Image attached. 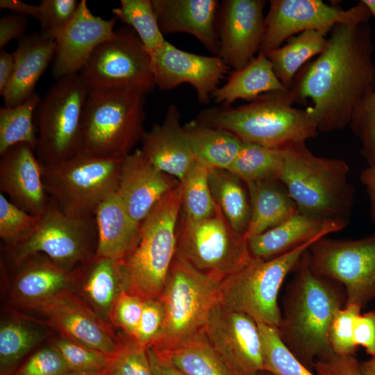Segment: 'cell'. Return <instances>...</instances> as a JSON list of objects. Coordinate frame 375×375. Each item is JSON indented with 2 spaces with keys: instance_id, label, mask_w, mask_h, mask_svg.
Listing matches in <instances>:
<instances>
[{
  "instance_id": "4dcf8cb0",
  "label": "cell",
  "mask_w": 375,
  "mask_h": 375,
  "mask_svg": "<svg viewBox=\"0 0 375 375\" xmlns=\"http://www.w3.org/2000/svg\"><path fill=\"white\" fill-rule=\"evenodd\" d=\"M13 310L1 316L0 324V374L12 375L22 360L47 337V323Z\"/></svg>"
},
{
  "instance_id": "d590c367",
  "label": "cell",
  "mask_w": 375,
  "mask_h": 375,
  "mask_svg": "<svg viewBox=\"0 0 375 375\" xmlns=\"http://www.w3.org/2000/svg\"><path fill=\"white\" fill-rule=\"evenodd\" d=\"M154 351L188 375H237L213 348L203 331L174 347Z\"/></svg>"
},
{
  "instance_id": "8992f818",
  "label": "cell",
  "mask_w": 375,
  "mask_h": 375,
  "mask_svg": "<svg viewBox=\"0 0 375 375\" xmlns=\"http://www.w3.org/2000/svg\"><path fill=\"white\" fill-rule=\"evenodd\" d=\"M146 94L135 90L89 94L83 115L82 153L122 159L146 131Z\"/></svg>"
},
{
  "instance_id": "d6a6232c",
  "label": "cell",
  "mask_w": 375,
  "mask_h": 375,
  "mask_svg": "<svg viewBox=\"0 0 375 375\" xmlns=\"http://www.w3.org/2000/svg\"><path fill=\"white\" fill-rule=\"evenodd\" d=\"M183 129L196 160L208 169H228L243 143L231 133L196 119Z\"/></svg>"
},
{
  "instance_id": "be15d7a7",
  "label": "cell",
  "mask_w": 375,
  "mask_h": 375,
  "mask_svg": "<svg viewBox=\"0 0 375 375\" xmlns=\"http://www.w3.org/2000/svg\"><path fill=\"white\" fill-rule=\"evenodd\" d=\"M256 375H275L268 371H266V370H261L260 372H258V374Z\"/></svg>"
},
{
  "instance_id": "d4e9b609",
  "label": "cell",
  "mask_w": 375,
  "mask_h": 375,
  "mask_svg": "<svg viewBox=\"0 0 375 375\" xmlns=\"http://www.w3.org/2000/svg\"><path fill=\"white\" fill-rule=\"evenodd\" d=\"M162 33H184L196 38L210 53L218 55L219 40L217 0H151Z\"/></svg>"
},
{
  "instance_id": "ffe728a7",
  "label": "cell",
  "mask_w": 375,
  "mask_h": 375,
  "mask_svg": "<svg viewBox=\"0 0 375 375\" xmlns=\"http://www.w3.org/2000/svg\"><path fill=\"white\" fill-rule=\"evenodd\" d=\"M0 191L33 215H41L49 206L42 162L30 144H17L0 154Z\"/></svg>"
},
{
  "instance_id": "8d00e7d4",
  "label": "cell",
  "mask_w": 375,
  "mask_h": 375,
  "mask_svg": "<svg viewBox=\"0 0 375 375\" xmlns=\"http://www.w3.org/2000/svg\"><path fill=\"white\" fill-rule=\"evenodd\" d=\"M35 92L22 103L0 109V154L20 143L30 144L35 150L38 131L35 112L40 100Z\"/></svg>"
},
{
  "instance_id": "7a4b0ae2",
  "label": "cell",
  "mask_w": 375,
  "mask_h": 375,
  "mask_svg": "<svg viewBox=\"0 0 375 375\" xmlns=\"http://www.w3.org/2000/svg\"><path fill=\"white\" fill-rule=\"evenodd\" d=\"M294 272L287 286L277 331L294 356L313 371L317 360L335 354L329 341L330 327L336 313L345 306L347 296L340 283L312 271L308 249Z\"/></svg>"
},
{
  "instance_id": "cb8c5ba5",
  "label": "cell",
  "mask_w": 375,
  "mask_h": 375,
  "mask_svg": "<svg viewBox=\"0 0 375 375\" xmlns=\"http://www.w3.org/2000/svg\"><path fill=\"white\" fill-rule=\"evenodd\" d=\"M70 290L111 325L112 308L121 293L127 290L124 261L95 255L73 269Z\"/></svg>"
},
{
  "instance_id": "b9f144b4",
  "label": "cell",
  "mask_w": 375,
  "mask_h": 375,
  "mask_svg": "<svg viewBox=\"0 0 375 375\" xmlns=\"http://www.w3.org/2000/svg\"><path fill=\"white\" fill-rule=\"evenodd\" d=\"M52 347L72 372L99 373L106 369L110 356L58 335L50 339Z\"/></svg>"
},
{
  "instance_id": "94428289",
  "label": "cell",
  "mask_w": 375,
  "mask_h": 375,
  "mask_svg": "<svg viewBox=\"0 0 375 375\" xmlns=\"http://www.w3.org/2000/svg\"><path fill=\"white\" fill-rule=\"evenodd\" d=\"M365 5L368 8L372 17L375 22V0H362Z\"/></svg>"
},
{
  "instance_id": "e0dca14e",
  "label": "cell",
  "mask_w": 375,
  "mask_h": 375,
  "mask_svg": "<svg viewBox=\"0 0 375 375\" xmlns=\"http://www.w3.org/2000/svg\"><path fill=\"white\" fill-rule=\"evenodd\" d=\"M156 85L169 90L181 84L192 86L199 102L207 104L230 67L218 56L181 50L168 41L150 56Z\"/></svg>"
},
{
  "instance_id": "5bb4252c",
  "label": "cell",
  "mask_w": 375,
  "mask_h": 375,
  "mask_svg": "<svg viewBox=\"0 0 375 375\" xmlns=\"http://www.w3.org/2000/svg\"><path fill=\"white\" fill-rule=\"evenodd\" d=\"M308 257L314 273L343 286L346 305L362 309L375 301V233L356 240L321 238L309 247Z\"/></svg>"
},
{
  "instance_id": "f1b7e54d",
  "label": "cell",
  "mask_w": 375,
  "mask_h": 375,
  "mask_svg": "<svg viewBox=\"0 0 375 375\" xmlns=\"http://www.w3.org/2000/svg\"><path fill=\"white\" fill-rule=\"evenodd\" d=\"M94 217L98 234L96 256L124 260L140 240L141 224L130 216L116 192L99 205Z\"/></svg>"
},
{
  "instance_id": "f546056e",
  "label": "cell",
  "mask_w": 375,
  "mask_h": 375,
  "mask_svg": "<svg viewBox=\"0 0 375 375\" xmlns=\"http://www.w3.org/2000/svg\"><path fill=\"white\" fill-rule=\"evenodd\" d=\"M246 185L251 203V219L244 235L247 240L281 224L299 212L279 179H267Z\"/></svg>"
},
{
  "instance_id": "3957f363",
  "label": "cell",
  "mask_w": 375,
  "mask_h": 375,
  "mask_svg": "<svg viewBox=\"0 0 375 375\" xmlns=\"http://www.w3.org/2000/svg\"><path fill=\"white\" fill-rule=\"evenodd\" d=\"M290 90L263 94L249 103L217 106L202 110L196 120L227 131L242 142L281 149L306 143L319 133L306 109L294 108Z\"/></svg>"
},
{
  "instance_id": "bcb514c9",
  "label": "cell",
  "mask_w": 375,
  "mask_h": 375,
  "mask_svg": "<svg viewBox=\"0 0 375 375\" xmlns=\"http://www.w3.org/2000/svg\"><path fill=\"white\" fill-rule=\"evenodd\" d=\"M79 2L76 0H42L40 3V33L55 41L74 19Z\"/></svg>"
},
{
  "instance_id": "ba28073f",
  "label": "cell",
  "mask_w": 375,
  "mask_h": 375,
  "mask_svg": "<svg viewBox=\"0 0 375 375\" xmlns=\"http://www.w3.org/2000/svg\"><path fill=\"white\" fill-rule=\"evenodd\" d=\"M89 94L83 76L76 73L58 79L40 98L34 121L35 151L42 163H56L82 153L83 115Z\"/></svg>"
},
{
  "instance_id": "277c9868",
  "label": "cell",
  "mask_w": 375,
  "mask_h": 375,
  "mask_svg": "<svg viewBox=\"0 0 375 375\" xmlns=\"http://www.w3.org/2000/svg\"><path fill=\"white\" fill-rule=\"evenodd\" d=\"M278 176L299 212L349 224L355 188L349 167L341 158L317 156L306 143L288 145Z\"/></svg>"
},
{
  "instance_id": "7c38bea8",
  "label": "cell",
  "mask_w": 375,
  "mask_h": 375,
  "mask_svg": "<svg viewBox=\"0 0 375 375\" xmlns=\"http://www.w3.org/2000/svg\"><path fill=\"white\" fill-rule=\"evenodd\" d=\"M182 215L176 253L200 272L221 282L253 259L247 240L233 229L218 206L212 216L199 221Z\"/></svg>"
},
{
  "instance_id": "91938a15",
  "label": "cell",
  "mask_w": 375,
  "mask_h": 375,
  "mask_svg": "<svg viewBox=\"0 0 375 375\" xmlns=\"http://www.w3.org/2000/svg\"><path fill=\"white\" fill-rule=\"evenodd\" d=\"M359 367L362 375H375V355L360 362Z\"/></svg>"
},
{
  "instance_id": "83f0119b",
  "label": "cell",
  "mask_w": 375,
  "mask_h": 375,
  "mask_svg": "<svg viewBox=\"0 0 375 375\" xmlns=\"http://www.w3.org/2000/svg\"><path fill=\"white\" fill-rule=\"evenodd\" d=\"M56 52V42L46 39L40 33H32L18 40L12 53L15 72L1 94L5 106L19 105L35 92V85Z\"/></svg>"
},
{
  "instance_id": "836d02e7",
  "label": "cell",
  "mask_w": 375,
  "mask_h": 375,
  "mask_svg": "<svg viewBox=\"0 0 375 375\" xmlns=\"http://www.w3.org/2000/svg\"><path fill=\"white\" fill-rule=\"evenodd\" d=\"M329 31L308 30L293 35L278 48L265 51L274 71L282 83L290 90L299 70L310 59L319 56L325 49L326 35Z\"/></svg>"
},
{
  "instance_id": "4fadbf2b",
  "label": "cell",
  "mask_w": 375,
  "mask_h": 375,
  "mask_svg": "<svg viewBox=\"0 0 375 375\" xmlns=\"http://www.w3.org/2000/svg\"><path fill=\"white\" fill-rule=\"evenodd\" d=\"M90 94L135 90L146 94L156 86L151 57L135 32L122 26L101 44L79 72Z\"/></svg>"
},
{
  "instance_id": "ee69618b",
  "label": "cell",
  "mask_w": 375,
  "mask_h": 375,
  "mask_svg": "<svg viewBox=\"0 0 375 375\" xmlns=\"http://www.w3.org/2000/svg\"><path fill=\"white\" fill-rule=\"evenodd\" d=\"M358 139L360 155L367 165L375 162V89L353 110L349 124Z\"/></svg>"
},
{
  "instance_id": "603a6c76",
  "label": "cell",
  "mask_w": 375,
  "mask_h": 375,
  "mask_svg": "<svg viewBox=\"0 0 375 375\" xmlns=\"http://www.w3.org/2000/svg\"><path fill=\"white\" fill-rule=\"evenodd\" d=\"M10 295L19 306L41 311L62 291L70 289L73 270L56 263L43 253L31 255L11 265Z\"/></svg>"
},
{
  "instance_id": "52a82bcc",
  "label": "cell",
  "mask_w": 375,
  "mask_h": 375,
  "mask_svg": "<svg viewBox=\"0 0 375 375\" xmlns=\"http://www.w3.org/2000/svg\"><path fill=\"white\" fill-rule=\"evenodd\" d=\"M220 281L198 270L176 253L160 296L165 310L162 331L149 347L170 349L203 331L219 301Z\"/></svg>"
},
{
  "instance_id": "2e32d148",
  "label": "cell",
  "mask_w": 375,
  "mask_h": 375,
  "mask_svg": "<svg viewBox=\"0 0 375 375\" xmlns=\"http://www.w3.org/2000/svg\"><path fill=\"white\" fill-rule=\"evenodd\" d=\"M203 331L237 375H256L263 370L258 326L249 315L229 309L218 301L212 307Z\"/></svg>"
},
{
  "instance_id": "8fae6325",
  "label": "cell",
  "mask_w": 375,
  "mask_h": 375,
  "mask_svg": "<svg viewBox=\"0 0 375 375\" xmlns=\"http://www.w3.org/2000/svg\"><path fill=\"white\" fill-rule=\"evenodd\" d=\"M98 242L95 217L78 218L62 212L50 199L35 227L13 245L6 247L10 265L43 253L61 267L73 270L96 255Z\"/></svg>"
},
{
  "instance_id": "f907efd6",
  "label": "cell",
  "mask_w": 375,
  "mask_h": 375,
  "mask_svg": "<svg viewBox=\"0 0 375 375\" xmlns=\"http://www.w3.org/2000/svg\"><path fill=\"white\" fill-rule=\"evenodd\" d=\"M165 322V310L160 298L144 299L140 321L133 338L148 348L160 335Z\"/></svg>"
},
{
  "instance_id": "681fc988",
  "label": "cell",
  "mask_w": 375,
  "mask_h": 375,
  "mask_svg": "<svg viewBox=\"0 0 375 375\" xmlns=\"http://www.w3.org/2000/svg\"><path fill=\"white\" fill-rule=\"evenodd\" d=\"M72 372L52 347L40 349L29 356L12 375H63Z\"/></svg>"
},
{
  "instance_id": "44dd1931",
  "label": "cell",
  "mask_w": 375,
  "mask_h": 375,
  "mask_svg": "<svg viewBox=\"0 0 375 375\" xmlns=\"http://www.w3.org/2000/svg\"><path fill=\"white\" fill-rule=\"evenodd\" d=\"M115 23V17L95 16L85 0L79 1L74 19L56 40L53 76L58 80L79 73L94 50L114 36Z\"/></svg>"
},
{
  "instance_id": "db71d44e",
  "label": "cell",
  "mask_w": 375,
  "mask_h": 375,
  "mask_svg": "<svg viewBox=\"0 0 375 375\" xmlns=\"http://www.w3.org/2000/svg\"><path fill=\"white\" fill-rule=\"evenodd\" d=\"M28 26L26 16L12 12L0 19V49L14 39L20 40L25 36Z\"/></svg>"
},
{
  "instance_id": "7bdbcfd3",
  "label": "cell",
  "mask_w": 375,
  "mask_h": 375,
  "mask_svg": "<svg viewBox=\"0 0 375 375\" xmlns=\"http://www.w3.org/2000/svg\"><path fill=\"white\" fill-rule=\"evenodd\" d=\"M105 375H153L147 348L126 335L120 338L119 347L110 356Z\"/></svg>"
},
{
  "instance_id": "9c48e42d",
  "label": "cell",
  "mask_w": 375,
  "mask_h": 375,
  "mask_svg": "<svg viewBox=\"0 0 375 375\" xmlns=\"http://www.w3.org/2000/svg\"><path fill=\"white\" fill-rule=\"evenodd\" d=\"M122 161L81 153L56 163H42L45 190L65 214L94 217L99 205L117 191Z\"/></svg>"
},
{
  "instance_id": "11a10c76",
  "label": "cell",
  "mask_w": 375,
  "mask_h": 375,
  "mask_svg": "<svg viewBox=\"0 0 375 375\" xmlns=\"http://www.w3.org/2000/svg\"><path fill=\"white\" fill-rule=\"evenodd\" d=\"M147 354L153 375H188L157 353L147 348Z\"/></svg>"
},
{
  "instance_id": "30bf717a",
  "label": "cell",
  "mask_w": 375,
  "mask_h": 375,
  "mask_svg": "<svg viewBox=\"0 0 375 375\" xmlns=\"http://www.w3.org/2000/svg\"><path fill=\"white\" fill-rule=\"evenodd\" d=\"M315 241L270 260L253 258L220 282L219 301L229 309L249 315L257 324L278 329L281 321L278 303L281 287Z\"/></svg>"
},
{
  "instance_id": "5b68a950",
  "label": "cell",
  "mask_w": 375,
  "mask_h": 375,
  "mask_svg": "<svg viewBox=\"0 0 375 375\" xmlns=\"http://www.w3.org/2000/svg\"><path fill=\"white\" fill-rule=\"evenodd\" d=\"M182 207L179 183L152 208L141 223L140 240L124 260L127 292L143 299L160 298L176 251Z\"/></svg>"
},
{
  "instance_id": "1f68e13d",
  "label": "cell",
  "mask_w": 375,
  "mask_h": 375,
  "mask_svg": "<svg viewBox=\"0 0 375 375\" xmlns=\"http://www.w3.org/2000/svg\"><path fill=\"white\" fill-rule=\"evenodd\" d=\"M286 90L265 53L260 51L244 67L233 70L226 83L213 92L212 99L221 106H231L239 99L251 101L267 92Z\"/></svg>"
},
{
  "instance_id": "7402d4cb",
  "label": "cell",
  "mask_w": 375,
  "mask_h": 375,
  "mask_svg": "<svg viewBox=\"0 0 375 375\" xmlns=\"http://www.w3.org/2000/svg\"><path fill=\"white\" fill-rule=\"evenodd\" d=\"M179 183L158 170L137 149L122 158L116 192L130 216L141 224L154 206Z\"/></svg>"
},
{
  "instance_id": "e575fe53",
  "label": "cell",
  "mask_w": 375,
  "mask_h": 375,
  "mask_svg": "<svg viewBox=\"0 0 375 375\" xmlns=\"http://www.w3.org/2000/svg\"><path fill=\"white\" fill-rule=\"evenodd\" d=\"M212 196L223 215L238 233L245 235L251 219V203L247 185L238 176L222 169H209ZM245 237V236H244Z\"/></svg>"
},
{
  "instance_id": "c3c4849f",
  "label": "cell",
  "mask_w": 375,
  "mask_h": 375,
  "mask_svg": "<svg viewBox=\"0 0 375 375\" xmlns=\"http://www.w3.org/2000/svg\"><path fill=\"white\" fill-rule=\"evenodd\" d=\"M144 299L124 291L116 300L110 315L112 327L121 329L131 338H134L143 310Z\"/></svg>"
},
{
  "instance_id": "d6986e66",
  "label": "cell",
  "mask_w": 375,
  "mask_h": 375,
  "mask_svg": "<svg viewBox=\"0 0 375 375\" xmlns=\"http://www.w3.org/2000/svg\"><path fill=\"white\" fill-rule=\"evenodd\" d=\"M46 322L59 335L112 356L117 350L120 338L112 326L101 319L78 296L67 289L41 310Z\"/></svg>"
},
{
  "instance_id": "680465c9",
  "label": "cell",
  "mask_w": 375,
  "mask_h": 375,
  "mask_svg": "<svg viewBox=\"0 0 375 375\" xmlns=\"http://www.w3.org/2000/svg\"><path fill=\"white\" fill-rule=\"evenodd\" d=\"M0 8L10 10L12 12L39 19V6L29 4L20 0H1Z\"/></svg>"
},
{
  "instance_id": "f35d334b",
  "label": "cell",
  "mask_w": 375,
  "mask_h": 375,
  "mask_svg": "<svg viewBox=\"0 0 375 375\" xmlns=\"http://www.w3.org/2000/svg\"><path fill=\"white\" fill-rule=\"evenodd\" d=\"M115 18L132 27L151 56L166 40L160 30L151 0H121L113 8Z\"/></svg>"
},
{
  "instance_id": "484cf974",
  "label": "cell",
  "mask_w": 375,
  "mask_h": 375,
  "mask_svg": "<svg viewBox=\"0 0 375 375\" xmlns=\"http://www.w3.org/2000/svg\"><path fill=\"white\" fill-rule=\"evenodd\" d=\"M180 119L178 108L170 105L162 122L145 132L140 150L158 170L181 182L196 159Z\"/></svg>"
},
{
  "instance_id": "4316f807",
  "label": "cell",
  "mask_w": 375,
  "mask_h": 375,
  "mask_svg": "<svg viewBox=\"0 0 375 375\" xmlns=\"http://www.w3.org/2000/svg\"><path fill=\"white\" fill-rule=\"evenodd\" d=\"M347 225L298 212L281 224L248 238V248L252 258L270 260L340 231Z\"/></svg>"
},
{
  "instance_id": "f5cc1de1",
  "label": "cell",
  "mask_w": 375,
  "mask_h": 375,
  "mask_svg": "<svg viewBox=\"0 0 375 375\" xmlns=\"http://www.w3.org/2000/svg\"><path fill=\"white\" fill-rule=\"evenodd\" d=\"M356 346H360L367 354L375 355V309L357 316L353 325Z\"/></svg>"
},
{
  "instance_id": "7dc6e473",
  "label": "cell",
  "mask_w": 375,
  "mask_h": 375,
  "mask_svg": "<svg viewBox=\"0 0 375 375\" xmlns=\"http://www.w3.org/2000/svg\"><path fill=\"white\" fill-rule=\"evenodd\" d=\"M362 308L357 305H346L335 315L329 331V341L335 354H356L353 325Z\"/></svg>"
},
{
  "instance_id": "816d5d0a",
  "label": "cell",
  "mask_w": 375,
  "mask_h": 375,
  "mask_svg": "<svg viewBox=\"0 0 375 375\" xmlns=\"http://www.w3.org/2000/svg\"><path fill=\"white\" fill-rule=\"evenodd\" d=\"M356 354H334L317 360L313 369L317 375H362Z\"/></svg>"
},
{
  "instance_id": "74e56055",
  "label": "cell",
  "mask_w": 375,
  "mask_h": 375,
  "mask_svg": "<svg viewBox=\"0 0 375 375\" xmlns=\"http://www.w3.org/2000/svg\"><path fill=\"white\" fill-rule=\"evenodd\" d=\"M283 149L243 142L228 169L245 183L278 178L283 162Z\"/></svg>"
},
{
  "instance_id": "f6af8a7d",
  "label": "cell",
  "mask_w": 375,
  "mask_h": 375,
  "mask_svg": "<svg viewBox=\"0 0 375 375\" xmlns=\"http://www.w3.org/2000/svg\"><path fill=\"white\" fill-rule=\"evenodd\" d=\"M39 218L19 208L0 193V238L6 247L26 237L35 227Z\"/></svg>"
},
{
  "instance_id": "ac0fdd59",
  "label": "cell",
  "mask_w": 375,
  "mask_h": 375,
  "mask_svg": "<svg viewBox=\"0 0 375 375\" xmlns=\"http://www.w3.org/2000/svg\"><path fill=\"white\" fill-rule=\"evenodd\" d=\"M264 0H224L217 17L218 56L233 70L247 65L259 52L265 30Z\"/></svg>"
},
{
  "instance_id": "60d3db41",
  "label": "cell",
  "mask_w": 375,
  "mask_h": 375,
  "mask_svg": "<svg viewBox=\"0 0 375 375\" xmlns=\"http://www.w3.org/2000/svg\"><path fill=\"white\" fill-rule=\"evenodd\" d=\"M262 351L263 370L275 375H317L303 365L281 340L277 329L258 324Z\"/></svg>"
},
{
  "instance_id": "6125c7cd",
  "label": "cell",
  "mask_w": 375,
  "mask_h": 375,
  "mask_svg": "<svg viewBox=\"0 0 375 375\" xmlns=\"http://www.w3.org/2000/svg\"><path fill=\"white\" fill-rule=\"evenodd\" d=\"M63 375H105V372L99 373L69 372Z\"/></svg>"
},
{
  "instance_id": "6da1fadb",
  "label": "cell",
  "mask_w": 375,
  "mask_h": 375,
  "mask_svg": "<svg viewBox=\"0 0 375 375\" xmlns=\"http://www.w3.org/2000/svg\"><path fill=\"white\" fill-rule=\"evenodd\" d=\"M374 45L369 24H336L324 51L306 63L289 90L321 132L341 130L356 106L375 89Z\"/></svg>"
},
{
  "instance_id": "ab89813d",
  "label": "cell",
  "mask_w": 375,
  "mask_h": 375,
  "mask_svg": "<svg viewBox=\"0 0 375 375\" xmlns=\"http://www.w3.org/2000/svg\"><path fill=\"white\" fill-rule=\"evenodd\" d=\"M208 169L196 160L180 182L183 214L192 221L208 218L217 208L209 186Z\"/></svg>"
},
{
  "instance_id": "9a60e30c",
  "label": "cell",
  "mask_w": 375,
  "mask_h": 375,
  "mask_svg": "<svg viewBox=\"0 0 375 375\" xmlns=\"http://www.w3.org/2000/svg\"><path fill=\"white\" fill-rule=\"evenodd\" d=\"M371 17L362 0L347 10L322 0H271L259 52L278 48L290 37L306 31L330 32L336 24H367Z\"/></svg>"
},
{
  "instance_id": "9f6ffc18",
  "label": "cell",
  "mask_w": 375,
  "mask_h": 375,
  "mask_svg": "<svg viewBox=\"0 0 375 375\" xmlns=\"http://www.w3.org/2000/svg\"><path fill=\"white\" fill-rule=\"evenodd\" d=\"M360 181L365 186L369 201L371 221L375 224V162L363 169L360 174Z\"/></svg>"
},
{
  "instance_id": "6f0895ef",
  "label": "cell",
  "mask_w": 375,
  "mask_h": 375,
  "mask_svg": "<svg viewBox=\"0 0 375 375\" xmlns=\"http://www.w3.org/2000/svg\"><path fill=\"white\" fill-rule=\"evenodd\" d=\"M15 68V59L12 53L6 50L0 51V94H2L11 81Z\"/></svg>"
}]
</instances>
